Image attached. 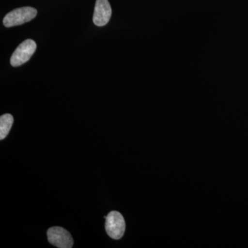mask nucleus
<instances>
[{
    "instance_id": "1",
    "label": "nucleus",
    "mask_w": 248,
    "mask_h": 248,
    "mask_svg": "<svg viewBox=\"0 0 248 248\" xmlns=\"http://www.w3.org/2000/svg\"><path fill=\"white\" fill-rule=\"evenodd\" d=\"M37 10L32 7H22L16 9L9 13L3 20L6 27H16L30 22L37 16Z\"/></svg>"
},
{
    "instance_id": "2",
    "label": "nucleus",
    "mask_w": 248,
    "mask_h": 248,
    "mask_svg": "<svg viewBox=\"0 0 248 248\" xmlns=\"http://www.w3.org/2000/svg\"><path fill=\"white\" fill-rule=\"evenodd\" d=\"M106 231L112 239L118 240L123 236L125 231V223L122 214L112 211L106 218Z\"/></svg>"
},
{
    "instance_id": "3",
    "label": "nucleus",
    "mask_w": 248,
    "mask_h": 248,
    "mask_svg": "<svg viewBox=\"0 0 248 248\" xmlns=\"http://www.w3.org/2000/svg\"><path fill=\"white\" fill-rule=\"evenodd\" d=\"M37 48V45L33 40H27L18 46L11 58V64L17 67L24 64L30 60Z\"/></svg>"
},
{
    "instance_id": "4",
    "label": "nucleus",
    "mask_w": 248,
    "mask_h": 248,
    "mask_svg": "<svg viewBox=\"0 0 248 248\" xmlns=\"http://www.w3.org/2000/svg\"><path fill=\"white\" fill-rule=\"evenodd\" d=\"M47 236L50 244L60 248H71L73 246V239L71 234L61 227L49 228Z\"/></svg>"
},
{
    "instance_id": "5",
    "label": "nucleus",
    "mask_w": 248,
    "mask_h": 248,
    "mask_svg": "<svg viewBox=\"0 0 248 248\" xmlns=\"http://www.w3.org/2000/svg\"><path fill=\"white\" fill-rule=\"evenodd\" d=\"M112 9L108 0H97L93 14V22L97 27H103L108 23Z\"/></svg>"
},
{
    "instance_id": "6",
    "label": "nucleus",
    "mask_w": 248,
    "mask_h": 248,
    "mask_svg": "<svg viewBox=\"0 0 248 248\" xmlns=\"http://www.w3.org/2000/svg\"><path fill=\"white\" fill-rule=\"evenodd\" d=\"M14 117L11 114H4L0 117V140H4L14 124Z\"/></svg>"
}]
</instances>
